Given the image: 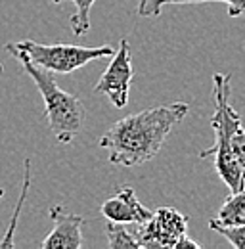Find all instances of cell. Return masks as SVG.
Returning a JSON list of instances; mask_svg holds the SVG:
<instances>
[{"label": "cell", "instance_id": "obj_11", "mask_svg": "<svg viewBox=\"0 0 245 249\" xmlns=\"http://www.w3.org/2000/svg\"><path fill=\"white\" fill-rule=\"evenodd\" d=\"M105 232H107V246L111 249H142L134 232H130L122 222L107 220Z\"/></svg>", "mask_w": 245, "mask_h": 249}, {"label": "cell", "instance_id": "obj_8", "mask_svg": "<svg viewBox=\"0 0 245 249\" xmlns=\"http://www.w3.org/2000/svg\"><path fill=\"white\" fill-rule=\"evenodd\" d=\"M100 213L111 222L122 224H144L152 217V211L140 203L136 192L130 186H122L117 196L105 199L100 207Z\"/></svg>", "mask_w": 245, "mask_h": 249}, {"label": "cell", "instance_id": "obj_6", "mask_svg": "<svg viewBox=\"0 0 245 249\" xmlns=\"http://www.w3.org/2000/svg\"><path fill=\"white\" fill-rule=\"evenodd\" d=\"M132 77H134V69H132V58H130V44H128V38H121L119 48H115L111 63L96 83L94 92L105 94L117 109H122L128 104Z\"/></svg>", "mask_w": 245, "mask_h": 249}, {"label": "cell", "instance_id": "obj_4", "mask_svg": "<svg viewBox=\"0 0 245 249\" xmlns=\"http://www.w3.org/2000/svg\"><path fill=\"white\" fill-rule=\"evenodd\" d=\"M6 50L14 58H27L31 63L50 71V73H73L87 63L111 58L115 48L111 44L104 46H75V44H40L35 40H19L6 44Z\"/></svg>", "mask_w": 245, "mask_h": 249}, {"label": "cell", "instance_id": "obj_12", "mask_svg": "<svg viewBox=\"0 0 245 249\" xmlns=\"http://www.w3.org/2000/svg\"><path fill=\"white\" fill-rule=\"evenodd\" d=\"M54 4H61L65 0H52ZM75 6V12L71 16V31L77 36H85L90 31V10L96 0H69Z\"/></svg>", "mask_w": 245, "mask_h": 249}, {"label": "cell", "instance_id": "obj_7", "mask_svg": "<svg viewBox=\"0 0 245 249\" xmlns=\"http://www.w3.org/2000/svg\"><path fill=\"white\" fill-rule=\"evenodd\" d=\"M50 218L54 222V228L50 234L40 242L42 249H81L83 240V226L85 217L65 211L63 205H52L50 207Z\"/></svg>", "mask_w": 245, "mask_h": 249}, {"label": "cell", "instance_id": "obj_2", "mask_svg": "<svg viewBox=\"0 0 245 249\" xmlns=\"http://www.w3.org/2000/svg\"><path fill=\"white\" fill-rule=\"evenodd\" d=\"M230 79L232 75L228 73H214L213 75V94H214V113L211 117V126L214 132V144L203 150L199 157L214 159V169L220 177V180L226 184L230 194H236L245 186L244 171L236 157L232 156L230 150V134L236 126L242 124L240 113L232 107L230 104Z\"/></svg>", "mask_w": 245, "mask_h": 249}, {"label": "cell", "instance_id": "obj_17", "mask_svg": "<svg viewBox=\"0 0 245 249\" xmlns=\"http://www.w3.org/2000/svg\"><path fill=\"white\" fill-rule=\"evenodd\" d=\"M146 2H148V0H140V4H138V6H142V4H146Z\"/></svg>", "mask_w": 245, "mask_h": 249}, {"label": "cell", "instance_id": "obj_3", "mask_svg": "<svg viewBox=\"0 0 245 249\" xmlns=\"http://www.w3.org/2000/svg\"><path fill=\"white\" fill-rule=\"evenodd\" d=\"M25 73L29 75L36 87L38 94L44 100V117L48 121L50 132L56 136V140L61 144H69L83 128L85 123V106L83 102L65 90H61L54 79V75L35 63H31L27 58H18Z\"/></svg>", "mask_w": 245, "mask_h": 249}, {"label": "cell", "instance_id": "obj_16", "mask_svg": "<svg viewBox=\"0 0 245 249\" xmlns=\"http://www.w3.org/2000/svg\"><path fill=\"white\" fill-rule=\"evenodd\" d=\"M4 197V188H0V199Z\"/></svg>", "mask_w": 245, "mask_h": 249}, {"label": "cell", "instance_id": "obj_18", "mask_svg": "<svg viewBox=\"0 0 245 249\" xmlns=\"http://www.w3.org/2000/svg\"><path fill=\"white\" fill-rule=\"evenodd\" d=\"M0 73H4V67H2V62H0Z\"/></svg>", "mask_w": 245, "mask_h": 249}, {"label": "cell", "instance_id": "obj_15", "mask_svg": "<svg viewBox=\"0 0 245 249\" xmlns=\"http://www.w3.org/2000/svg\"><path fill=\"white\" fill-rule=\"evenodd\" d=\"M184 248L199 249V244H197V242H193V240H190V238H188V234H186V236H182V238L176 242V246H175V249H184Z\"/></svg>", "mask_w": 245, "mask_h": 249}, {"label": "cell", "instance_id": "obj_10", "mask_svg": "<svg viewBox=\"0 0 245 249\" xmlns=\"http://www.w3.org/2000/svg\"><path fill=\"white\" fill-rule=\"evenodd\" d=\"M213 220L218 224H226V226L245 224V186L240 192L228 196V199L220 205Z\"/></svg>", "mask_w": 245, "mask_h": 249}, {"label": "cell", "instance_id": "obj_5", "mask_svg": "<svg viewBox=\"0 0 245 249\" xmlns=\"http://www.w3.org/2000/svg\"><path fill=\"white\" fill-rule=\"evenodd\" d=\"M188 232V217L173 207H159L144 224H138L134 236L142 249H175Z\"/></svg>", "mask_w": 245, "mask_h": 249}, {"label": "cell", "instance_id": "obj_13", "mask_svg": "<svg viewBox=\"0 0 245 249\" xmlns=\"http://www.w3.org/2000/svg\"><path fill=\"white\" fill-rule=\"evenodd\" d=\"M29 188H31V159L27 157L25 159V177H23V188H21V196L18 199V205L14 209V217L10 220V226L4 234V240L0 242V249H6V248H14V232H16V226H18V220H19V213L23 209V203H25V197L29 194Z\"/></svg>", "mask_w": 245, "mask_h": 249}, {"label": "cell", "instance_id": "obj_14", "mask_svg": "<svg viewBox=\"0 0 245 249\" xmlns=\"http://www.w3.org/2000/svg\"><path fill=\"white\" fill-rule=\"evenodd\" d=\"M209 228L214 230L216 234H220L222 238H226L236 249H245V224H234V226H226V224H218L213 218L209 220Z\"/></svg>", "mask_w": 245, "mask_h": 249}, {"label": "cell", "instance_id": "obj_1", "mask_svg": "<svg viewBox=\"0 0 245 249\" xmlns=\"http://www.w3.org/2000/svg\"><path fill=\"white\" fill-rule=\"evenodd\" d=\"M190 106L173 102L126 115L113 123L100 138V148L107 152L113 165L138 167L159 154L171 130L186 119Z\"/></svg>", "mask_w": 245, "mask_h": 249}, {"label": "cell", "instance_id": "obj_9", "mask_svg": "<svg viewBox=\"0 0 245 249\" xmlns=\"http://www.w3.org/2000/svg\"><path fill=\"white\" fill-rule=\"evenodd\" d=\"M220 2L228 6V18H240L245 14V0H148L146 4L138 6V16L142 18H157L165 4H209Z\"/></svg>", "mask_w": 245, "mask_h": 249}]
</instances>
